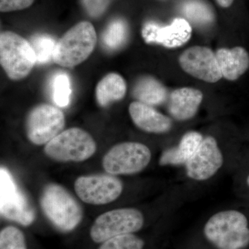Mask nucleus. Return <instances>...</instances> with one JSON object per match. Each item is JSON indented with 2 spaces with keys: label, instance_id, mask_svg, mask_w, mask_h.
Here are the masks:
<instances>
[{
  "label": "nucleus",
  "instance_id": "obj_1",
  "mask_svg": "<svg viewBox=\"0 0 249 249\" xmlns=\"http://www.w3.org/2000/svg\"><path fill=\"white\" fill-rule=\"evenodd\" d=\"M207 240L218 249H242L249 244L248 220L235 210L214 214L204 229Z\"/></svg>",
  "mask_w": 249,
  "mask_h": 249
},
{
  "label": "nucleus",
  "instance_id": "obj_2",
  "mask_svg": "<svg viewBox=\"0 0 249 249\" xmlns=\"http://www.w3.org/2000/svg\"><path fill=\"white\" fill-rule=\"evenodd\" d=\"M42 212L59 230L71 231L81 222L83 209L66 188L50 183L42 190L40 198Z\"/></svg>",
  "mask_w": 249,
  "mask_h": 249
},
{
  "label": "nucleus",
  "instance_id": "obj_3",
  "mask_svg": "<svg viewBox=\"0 0 249 249\" xmlns=\"http://www.w3.org/2000/svg\"><path fill=\"white\" fill-rule=\"evenodd\" d=\"M97 36L92 24L80 22L67 31L54 49L53 60L60 66L73 67L89 58L96 45Z\"/></svg>",
  "mask_w": 249,
  "mask_h": 249
},
{
  "label": "nucleus",
  "instance_id": "obj_4",
  "mask_svg": "<svg viewBox=\"0 0 249 249\" xmlns=\"http://www.w3.org/2000/svg\"><path fill=\"white\" fill-rule=\"evenodd\" d=\"M0 63L10 79L20 80L29 76L37 58L29 41L16 33L0 34Z\"/></svg>",
  "mask_w": 249,
  "mask_h": 249
},
{
  "label": "nucleus",
  "instance_id": "obj_5",
  "mask_svg": "<svg viewBox=\"0 0 249 249\" xmlns=\"http://www.w3.org/2000/svg\"><path fill=\"white\" fill-rule=\"evenodd\" d=\"M96 142L86 131L71 127L62 131L46 144L44 152L51 160L59 162H82L96 151Z\"/></svg>",
  "mask_w": 249,
  "mask_h": 249
},
{
  "label": "nucleus",
  "instance_id": "obj_6",
  "mask_svg": "<svg viewBox=\"0 0 249 249\" xmlns=\"http://www.w3.org/2000/svg\"><path fill=\"white\" fill-rule=\"evenodd\" d=\"M152 153L142 142L116 144L103 157V168L109 175H129L139 173L150 163Z\"/></svg>",
  "mask_w": 249,
  "mask_h": 249
},
{
  "label": "nucleus",
  "instance_id": "obj_7",
  "mask_svg": "<svg viewBox=\"0 0 249 249\" xmlns=\"http://www.w3.org/2000/svg\"><path fill=\"white\" fill-rule=\"evenodd\" d=\"M143 224V215L138 209L111 210L96 218L91 226L90 236L93 242L101 243L117 236L138 231Z\"/></svg>",
  "mask_w": 249,
  "mask_h": 249
},
{
  "label": "nucleus",
  "instance_id": "obj_8",
  "mask_svg": "<svg viewBox=\"0 0 249 249\" xmlns=\"http://www.w3.org/2000/svg\"><path fill=\"white\" fill-rule=\"evenodd\" d=\"M65 125V114L60 109L51 105L40 104L28 114L26 134L34 145H46L62 132Z\"/></svg>",
  "mask_w": 249,
  "mask_h": 249
},
{
  "label": "nucleus",
  "instance_id": "obj_9",
  "mask_svg": "<svg viewBox=\"0 0 249 249\" xmlns=\"http://www.w3.org/2000/svg\"><path fill=\"white\" fill-rule=\"evenodd\" d=\"M0 212L3 217L23 226L31 225L35 220L34 208L4 167L0 168Z\"/></svg>",
  "mask_w": 249,
  "mask_h": 249
},
{
  "label": "nucleus",
  "instance_id": "obj_10",
  "mask_svg": "<svg viewBox=\"0 0 249 249\" xmlns=\"http://www.w3.org/2000/svg\"><path fill=\"white\" fill-rule=\"evenodd\" d=\"M74 189L77 196L83 202L104 205L120 196L124 185L114 175L95 174L79 177L75 181Z\"/></svg>",
  "mask_w": 249,
  "mask_h": 249
},
{
  "label": "nucleus",
  "instance_id": "obj_11",
  "mask_svg": "<svg viewBox=\"0 0 249 249\" xmlns=\"http://www.w3.org/2000/svg\"><path fill=\"white\" fill-rule=\"evenodd\" d=\"M178 62L183 71L203 81L216 83L222 78L216 55L208 47L188 48L181 54Z\"/></svg>",
  "mask_w": 249,
  "mask_h": 249
},
{
  "label": "nucleus",
  "instance_id": "obj_12",
  "mask_svg": "<svg viewBox=\"0 0 249 249\" xmlns=\"http://www.w3.org/2000/svg\"><path fill=\"white\" fill-rule=\"evenodd\" d=\"M224 157L213 137L203 139L196 154L186 164L188 178L196 181H206L222 168Z\"/></svg>",
  "mask_w": 249,
  "mask_h": 249
},
{
  "label": "nucleus",
  "instance_id": "obj_13",
  "mask_svg": "<svg viewBox=\"0 0 249 249\" xmlns=\"http://www.w3.org/2000/svg\"><path fill=\"white\" fill-rule=\"evenodd\" d=\"M192 28L183 18H176L171 24L160 26L154 22L147 23L142 30V36L147 43L161 45L167 48H176L186 43L191 38Z\"/></svg>",
  "mask_w": 249,
  "mask_h": 249
},
{
  "label": "nucleus",
  "instance_id": "obj_14",
  "mask_svg": "<svg viewBox=\"0 0 249 249\" xmlns=\"http://www.w3.org/2000/svg\"><path fill=\"white\" fill-rule=\"evenodd\" d=\"M129 114L139 129L149 133H165L173 126L169 117L159 112L152 106L139 101H134L129 105Z\"/></svg>",
  "mask_w": 249,
  "mask_h": 249
},
{
  "label": "nucleus",
  "instance_id": "obj_15",
  "mask_svg": "<svg viewBox=\"0 0 249 249\" xmlns=\"http://www.w3.org/2000/svg\"><path fill=\"white\" fill-rule=\"evenodd\" d=\"M203 100V93L194 88L175 89L170 94L169 111L178 121L189 120L197 112Z\"/></svg>",
  "mask_w": 249,
  "mask_h": 249
},
{
  "label": "nucleus",
  "instance_id": "obj_16",
  "mask_svg": "<svg viewBox=\"0 0 249 249\" xmlns=\"http://www.w3.org/2000/svg\"><path fill=\"white\" fill-rule=\"evenodd\" d=\"M215 55L222 77L226 79H238L249 69V55L243 47L218 49Z\"/></svg>",
  "mask_w": 249,
  "mask_h": 249
},
{
  "label": "nucleus",
  "instance_id": "obj_17",
  "mask_svg": "<svg viewBox=\"0 0 249 249\" xmlns=\"http://www.w3.org/2000/svg\"><path fill=\"white\" fill-rule=\"evenodd\" d=\"M202 135L199 132L191 131L183 136L178 146L165 150L160 155V165H186L196 154L202 142Z\"/></svg>",
  "mask_w": 249,
  "mask_h": 249
},
{
  "label": "nucleus",
  "instance_id": "obj_18",
  "mask_svg": "<svg viewBox=\"0 0 249 249\" xmlns=\"http://www.w3.org/2000/svg\"><path fill=\"white\" fill-rule=\"evenodd\" d=\"M127 91L124 78L116 73L106 75L100 80L96 88V101L101 107H106L111 103L121 101Z\"/></svg>",
  "mask_w": 249,
  "mask_h": 249
},
{
  "label": "nucleus",
  "instance_id": "obj_19",
  "mask_svg": "<svg viewBox=\"0 0 249 249\" xmlns=\"http://www.w3.org/2000/svg\"><path fill=\"white\" fill-rule=\"evenodd\" d=\"M133 95L137 101L153 106L164 102L167 91L158 80L151 77H145L137 82L134 88Z\"/></svg>",
  "mask_w": 249,
  "mask_h": 249
},
{
  "label": "nucleus",
  "instance_id": "obj_20",
  "mask_svg": "<svg viewBox=\"0 0 249 249\" xmlns=\"http://www.w3.org/2000/svg\"><path fill=\"white\" fill-rule=\"evenodd\" d=\"M182 13L187 19L200 25L209 24L214 20L212 9L201 0H188L183 5Z\"/></svg>",
  "mask_w": 249,
  "mask_h": 249
},
{
  "label": "nucleus",
  "instance_id": "obj_21",
  "mask_svg": "<svg viewBox=\"0 0 249 249\" xmlns=\"http://www.w3.org/2000/svg\"><path fill=\"white\" fill-rule=\"evenodd\" d=\"M127 26L122 19L112 21L106 28L102 36L103 45L109 49L119 48L125 42Z\"/></svg>",
  "mask_w": 249,
  "mask_h": 249
},
{
  "label": "nucleus",
  "instance_id": "obj_22",
  "mask_svg": "<svg viewBox=\"0 0 249 249\" xmlns=\"http://www.w3.org/2000/svg\"><path fill=\"white\" fill-rule=\"evenodd\" d=\"M52 96L54 103L60 107L70 104L71 89L70 78L65 73H59L54 77L52 83Z\"/></svg>",
  "mask_w": 249,
  "mask_h": 249
},
{
  "label": "nucleus",
  "instance_id": "obj_23",
  "mask_svg": "<svg viewBox=\"0 0 249 249\" xmlns=\"http://www.w3.org/2000/svg\"><path fill=\"white\" fill-rule=\"evenodd\" d=\"M30 43L35 51L37 62L46 63L53 60L55 40L47 35H37L31 39Z\"/></svg>",
  "mask_w": 249,
  "mask_h": 249
},
{
  "label": "nucleus",
  "instance_id": "obj_24",
  "mask_svg": "<svg viewBox=\"0 0 249 249\" xmlns=\"http://www.w3.org/2000/svg\"><path fill=\"white\" fill-rule=\"evenodd\" d=\"M0 249H27L24 234L16 227L4 228L0 232Z\"/></svg>",
  "mask_w": 249,
  "mask_h": 249
},
{
  "label": "nucleus",
  "instance_id": "obj_25",
  "mask_svg": "<svg viewBox=\"0 0 249 249\" xmlns=\"http://www.w3.org/2000/svg\"><path fill=\"white\" fill-rule=\"evenodd\" d=\"M144 242L133 234L117 236L103 242L98 249H142Z\"/></svg>",
  "mask_w": 249,
  "mask_h": 249
},
{
  "label": "nucleus",
  "instance_id": "obj_26",
  "mask_svg": "<svg viewBox=\"0 0 249 249\" xmlns=\"http://www.w3.org/2000/svg\"><path fill=\"white\" fill-rule=\"evenodd\" d=\"M111 0H82L85 10L90 16L97 18L106 11Z\"/></svg>",
  "mask_w": 249,
  "mask_h": 249
},
{
  "label": "nucleus",
  "instance_id": "obj_27",
  "mask_svg": "<svg viewBox=\"0 0 249 249\" xmlns=\"http://www.w3.org/2000/svg\"><path fill=\"white\" fill-rule=\"evenodd\" d=\"M34 1V0H0V11L6 13L27 9Z\"/></svg>",
  "mask_w": 249,
  "mask_h": 249
},
{
  "label": "nucleus",
  "instance_id": "obj_28",
  "mask_svg": "<svg viewBox=\"0 0 249 249\" xmlns=\"http://www.w3.org/2000/svg\"><path fill=\"white\" fill-rule=\"evenodd\" d=\"M218 4L223 8H228L231 6L234 0H216Z\"/></svg>",
  "mask_w": 249,
  "mask_h": 249
},
{
  "label": "nucleus",
  "instance_id": "obj_29",
  "mask_svg": "<svg viewBox=\"0 0 249 249\" xmlns=\"http://www.w3.org/2000/svg\"><path fill=\"white\" fill-rule=\"evenodd\" d=\"M247 184H248L249 186V175L248 178H247Z\"/></svg>",
  "mask_w": 249,
  "mask_h": 249
}]
</instances>
